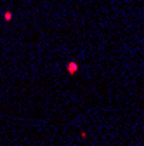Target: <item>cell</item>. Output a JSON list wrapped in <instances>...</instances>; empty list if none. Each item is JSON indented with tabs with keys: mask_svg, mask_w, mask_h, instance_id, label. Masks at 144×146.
Returning <instances> with one entry per match:
<instances>
[{
	"mask_svg": "<svg viewBox=\"0 0 144 146\" xmlns=\"http://www.w3.org/2000/svg\"><path fill=\"white\" fill-rule=\"evenodd\" d=\"M77 71H78V64L77 63H68V73L69 75H75Z\"/></svg>",
	"mask_w": 144,
	"mask_h": 146,
	"instance_id": "6da1fadb",
	"label": "cell"
}]
</instances>
